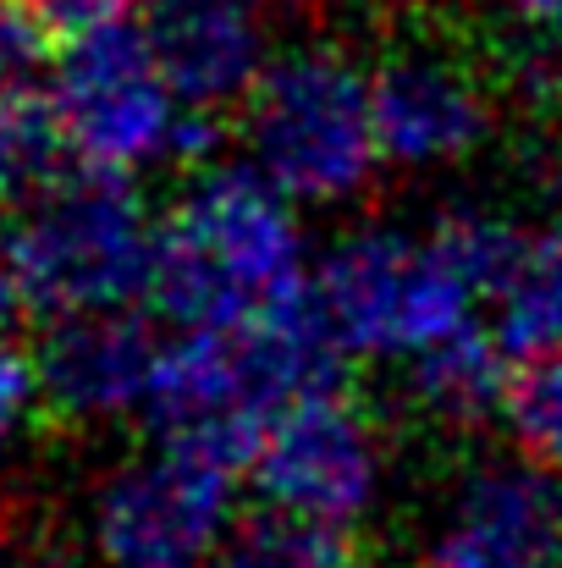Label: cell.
Listing matches in <instances>:
<instances>
[{"mask_svg": "<svg viewBox=\"0 0 562 568\" xmlns=\"http://www.w3.org/2000/svg\"><path fill=\"white\" fill-rule=\"evenodd\" d=\"M304 282L293 199L259 166L204 161L177 193L166 226H155L150 304L183 332L243 326L248 315L293 298Z\"/></svg>", "mask_w": 562, "mask_h": 568, "instance_id": "cell-1", "label": "cell"}, {"mask_svg": "<svg viewBox=\"0 0 562 568\" xmlns=\"http://www.w3.org/2000/svg\"><path fill=\"white\" fill-rule=\"evenodd\" d=\"M155 226L127 172L83 166L17 210L6 232V276L28 315H83L150 298Z\"/></svg>", "mask_w": 562, "mask_h": 568, "instance_id": "cell-2", "label": "cell"}, {"mask_svg": "<svg viewBox=\"0 0 562 568\" xmlns=\"http://www.w3.org/2000/svg\"><path fill=\"white\" fill-rule=\"evenodd\" d=\"M254 166L293 204H343L370 189L380 166L370 72L331 44H298L265 61L243 100Z\"/></svg>", "mask_w": 562, "mask_h": 568, "instance_id": "cell-3", "label": "cell"}, {"mask_svg": "<svg viewBox=\"0 0 562 568\" xmlns=\"http://www.w3.org/2000/svg\"><path fill=\"white\" fill-rule=\"evenodd\" d=\"M309 293L354 359L419 354L469 326L480 298L436 232L413 237L397 226H359L337 237L315 265Z\"/></svg>", "mask_w": 562, "mask_h": 568, "instance_id": "cell-4", "label": "cell"}, {"mask_svg": "<svg viewBox=\"0 0 562 568\" xmlns=\"http://www.w3.org/2000/svg\"><path fill=\"white\" fill-rule=\"evenodd\" d=\"M50 100L83 166L139 172L150 161H177L183 100L155 67L144 22H111L67 39L55 61Z\"/></svg>", "mask_w": 562, "mask_h": 568, "instance_id": "cell-5", "label": "cell"}, {"mask_svg": "<svg viewBox=\"0 0 562 568\" xmlns=\"http://www.w3.org/2000/svg\"><path fill=\"white\" fill-rule=\"evenodd\" d=\"M89 525L111 568H210L232 525V475L161 447L100 480Z\"/></svg>", "mask_w": 562, "mask_h": 568, "instance_id": "cell-6", "label": "cell"}, {"mask_svg": "<svg viewBox=\"0 0 562 568\" xmlns=\"http://www.w3.org/2000/svg\"><path fill=\"white\" fill-rule=\"evenodd\" d=\"M386 453L375 419L343 392H315L287 403L254 458V486L265 503L304 519L354 530L380 497Z\"/></svg>", "mask_w": 562, "mask_h": 568, "instance_id": "cell-7", "label": "cell"}, {"mask_svg": "<svg viewBox=\"0 0 562 568\" xmlns=\"http://www.w3.org/2000/svg\"><path fill=\"white\" fill-rule=\"evenodd\" d=\"M144 414L161 447L226 475L254 469L259 442L276 419L248 381L232 326H198L183 332L172 348H161Z\"/></svg>", "mask_w": 562, "mask_h": 568, "instance_id": "cell-8", "label": "cell"}, {"mask_svg": "<svg viewBox=\"0 0 562 568\" xmlns=\"http://www.w3.org/2000/svg\"><path fill=\"white\" fill-rule=\"evenodd\" d=\"M380 161L430 172L474 155L491 133V94L469 61L441 44H386L370 72Z\"/></svg>", "mask_w": 562, "mask_h": 568, "instance_id": "cell-9", "label": "cell"}, {"mask_svg": "<svg viewBox=\"0 0 562 568\" xmlns=\"http://www.w3.org/2000/svg\"><path fill=\"white\" fill-rule=\"evenodd\" d=\"M425 568H562V469L480 464L441 508Z\"/></svg>", "mask_w": 562, "mask_h": 568, "instance_id": "cell-10", "label": "cell"}, {"mask_svg": "<svg viewBox=\"0 0 562 568\" xmlns=\"http://www.w3.org/2000/svg\"><path fill=\"white\" fill-rule=\"evenodd\" d=\"M39 403L61 425H105L150 403L161 337L144 315L122 310H83L55 315L39 354Z\"/></svg>", "mask_w": 562, "mask_h": 568, "instance_id": "cell-11", "label": "cell"}, {"mask_svg": "<svg viewBox=\"0 0 562 568\" xmlns=\"http://www.w3.org/2000/svg\"><path fill=\"white\" fill-rule=\"evenodd\" d=\"M144 39L183 111L221 116L265 72V33L237 0H144Z\"/></svg>", "mask_w": 562, "mask_h": 568, "instance_id": "cell-12", "label": "cell"}, {"mask_svg": "<svg viewBox=\"0 0 562 568\" xmlns=\"http://www.w3.org/2000/svg\"><path fill=\"white\" fill-rule=\"evenodd\" d=\"M508 376V343L480 326H458L441 343L408 354V403L441 430H486L502 419Z\"/></svg>", "mask_w": 562, "mask_h": 568, "instance_id": "cell-13", "label": "cell"}, {"mask_svg": "<svg viewBox=\"0 0 562 568\" xmlns=\"http://www.w3.org/2000/svg\"><path fill=\"white\" fill-rule=\"evenodd\" d=\"M348 564V530L304 519L293 508H248L226 525L210 568H343Z\"/></svg>", "mask_w": 562, "mask_h": 568, "instance_id": "cell-14", "label": "cell"}, {"mask_svg": "<svg viewBox=\"0 0 562 568\" xmlns=\"http://www.w3.org/2000/svg\"><path fill=\"white\" fill-rule=\"evenodd\" d=\"M497 337L508 343V354L524 359L562 348V226L524 237V254L497 293Z\"/></svg>", "mask_w": 562, "mask_h": 568, "instance_id": "cell-15", "label": "cell"}, {"mask_svg": "<svg viewBox=\"0 0 562 568\" xmlns=\"http://www.w3.org/2000/svg\"><path fill=\"white\" fill-rule=\"evenodd\" d=\"M67 161H72V139L61 128L55 100L39 89L0 94V199L28 204L55 178H67Z\"/></svg>", "mask_w": 562, "mask_h": 568, "instance_id": "cell-16", "label": "cell"}, {"mask_svg": "<svg viewBox=\"0 0 562 568\" xmlns=\"http://www.w3.org/2000/svg\"><path fill=\"white\" fill-rule=\"evenodd\" d=\"M502 425L530 464L562 469V348L524 354V365L508 376Z\"/></svg>", "mask_w": 562, "mask_h": 568, "instance_id": "cell-17", "label": "cell"}, {"mask_svg": "<svg viewBox=\"0 0 562 568\" xmlns=\"http://www.w3.org/2000/svg\"><path fill=\"white\" fill-rule=\"evenodd\" d=\"M50 44H55V33L39 22V11L28 0H0V94L39 89V78L50 67Z\"/></svg>", "mask_w": 562, "mask_h": 568, "instance_id": "cell-18", "label": "cell"}, {"mask_svg": "<svg viewBox=\"0 0 562 568\" xmlns=\"http://www.w3.org/2000/svg\"><path fill=\"white\" fill-rule=\"evenodd\" d=\"M33 403H39V365H33V359L6 337V326H0V453H6V442L28 425Z\"/></svg>", "mask_w": 562, "mask_h": 568, "instance_id": "cell-19", "label": "cell"}, {"mask_svg": "<svg viewBox=\"0 0 562 568\" xmlns=\"http://www.w3.org/2000/svg\"><path fill=\"white\" fill-rule=\"evenodd\" d=\"M39 11V22L55 33V39H83L94 28H111L122 22L127 11H139L144 0H28Z\"/></svg>", "mask_w": 562, "mask_h": 568, "instance_id": "cell-20", "label": "cell"}, {"mask_svg": "<svg viewBox=\"0 0 562 568\" xmlns=\"http://www.w3.org/2000/svg\"><path fill=\"white\" fill-rule=\"evenodd\" d=\"M530 28H541V33H562V0H508Z\"/></svg>", "mask_w": 562, "mask_h": 568, "instance_id": "cell-21", "label": "cell"}, {"mask_svg": "<svg viewBox=\"0 0 562 568\" xmlns=\"http://www.w3.org/2000/svg\"><path fill=\"white\" fill-rule=\"evenodd\" d=\"M22 315V304H17V293H11V276H6V237H0V326H11Z\"/></svg>", "mask_w": 562, "mask_h": 568, "instance_id": "cell-22", "label": "cell"}, {"mask_svg": "<svg viewBox=\"0 0 562 568\" xmlns=\"http://www.w3.org/2000/svg\"><path fill=\"white\" fill-rule=\"evenodd\" d=\"M0 568H39L28 552H0Z\"/></svg>", "mask_w": 562, "mask_h": 568, "instance_id": "cell-23", "label": "cell"}, {"mask_svg": "<svg viewBox=\"0 0 562 568\" xmlns=\"http://www.w3.org/2000/svg\"><path fill=\"white\" fill-rule=\"evenodd\" d=\"M343 568H359V564H343Z\"/></svg>", "mask_w": 562, "mask_h": 568, "instance_id": "cell-24", "label": "cell"}]
</instances>
